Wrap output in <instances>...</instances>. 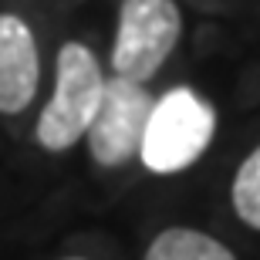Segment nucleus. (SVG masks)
<instances>
[{
    "label": "nucleus",
    "instance_id": "obj_2",
    "mask_svg": "<svg viewBox=\"0 0 260 260\" xmlns=\"http://www.w3.org/2000/svg\"><path fill=\"white\" fill-rule=\"evenodd\" d=\"M102 91H105V75L91 48L81 41L61 44L54 61V91L34 125V139L41 149L64 152L81 142L102 105Z\"/></svg>",
    "mask_w": 260,
    "mask_h": 260
},
{
    "label": "nucleus",
    "instance_id": "obj_5",
    "mask_svg": "<svg viewBox=\"0 0 260 260\" xmlns=\"http://www.w3.org/2000/svg\"><path fill=\"white\" fill-rule=\"evenodd\" d=\"M41 54L34 30L17 14H0V115H20L34 102Z\"/></svg>",
    "mask_w": 260,
    "mask_h": 260
},
{
    "label": "nucleus",
    "instance_id": "obj_3",
    "mask_svg": "<svg viewBox=\"0 0 260 260\" xmlns=\"http://www.w3.org/2000/svg\"><path fill=\"white\" fill-rule=\"evenodd\" d=\"M183 38L176 0H122L112 41V71L135 85L152 81Z\"/></svg>",
    "mask_w": 260,
    "mask_h": 260
},
{
    "label": "nucleus",
    "instance_id": "obj_6",
    "mask_svg": "<svg viewBox=\"0 0 260 260\" xmlns=\"http://www.w3.org/2000/svg\"><path fill=\"white\" fill-rule=\"evenodd\" d=\"M145 260H237L226 243L193 226H169L149 243Z\"/></svg>",
    "mask_w": 260,
    "mask_h": 260
},
{
    "label": "nucleus",
    "instance_id": "obj_8",
    "mask_svg": "<svg viewBox=\"0 0 260 260\" xmlns=\"http://www.w3.org/2000/svg\"><path fill=\"white\" fill-rule=\"evenodd\" d=\"M64 260H85V257H64Z\"/></svg>",
    "mask_w": 260,
    "mask_h": 260
},
{
    "label": "nucleus",
    "instance_id": "obj_4",
    "mask_svg": "<svg viewBox=\"0 0 260 260\" xmlns=\"http://www.w3.org/2000/svg\"><path fill=\"white\" fill-rule=\"evenodd\" d=\"M155 98L149 95L145 85H135L125 78H105L102 105H98L91 128H88V152L98 166L118 169L132 162L142 149L145 122L152 112Z\"/></svg>",
    "mask_w": 260,
    "mask_h": 260
},
{
    "label": "nucleus",
    "instance_id": "obj_7",
    "mask_svg": "<svg viewBox=\"0 0 260 260\" xmlns=\"http://www.w3.org/2000/svg\"><path fill=\"white\" fill-rule=\"evenodd\" d=\"M233 210L250 230H260V145L240 162L230 186Z\"/></svg>",
    "mask_w": 260,
    "mask_h": 260
},
{
    "label": "nucleus",
    "instance_id": "obj_1",
    "mask_svg": "<svg viewBox=\"0 0 260 260\" xmlns=\"http://www.w3.org/2000/svg\"><path fill=\"white\" fill-rule=\"evenodd\" d=\"M216 135V108L193 88H169L152 102L139 159L149 173L173 176L200 162Z\"/></svg>",
    "mask_w": 260,
    "mask_h": 260
}]
</instances>
